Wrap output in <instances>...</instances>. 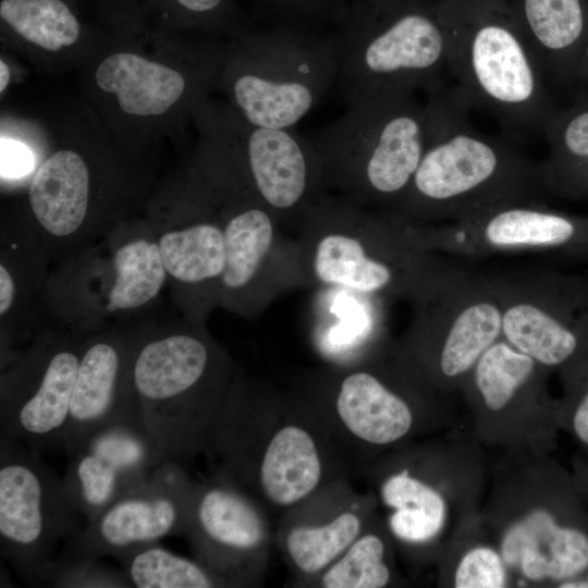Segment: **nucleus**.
I'll return each mask as SVG.
<instances>
[{
  "instance_id": "1",
  "label": "nucleus",
  "mask_w": 588,
  "mask_h": 588,
  "mask_svg": "<svg viewBox=\"0 0 588 588\" xmlns=\"http://www.w3.org/2000/svg\"><path fill=\"white\" fill-rule=\"evenodd\" d=\"M426 94L427 145L412 183L388 213L397 224H432L513 204L542 203L538 162L517 140L479 131L473 109L453 84Z\"/></svg>"
},
{
  "instance_id": "2",
  "label": "nucleus",
  "mask_w": 588,
  "mask_h": 588,
  "mask_svg": "<svg viewBox=\"0 0 588 588\" xmlns=\"http://www.w3.org/2000/svg\"><path fill=\"white\" fill-rule=\"evenodd\" d=\"M237 372L206 324L184 318L143 330L134 353L133 384L143 428L162 461L185 466L205 451Z\"/></svg>"
},
{
  "instance_id": "3",
  "label": "nucleus",
  "mask_w": 588,
  "mask_h": 588,
  "mask_svg": "<svg viewBox=\"0 0 588 588\" xmlns=\"http://www.w3.org/2000/svg\"><path fill=\"white\" fill-rule=\"evenodd\" d=\"M294 235L307 289H346L388 305L408 302L441 259L411 245L384 213L330 192L306 210Z\"/></svg>"
},
{
  "instance_id": "4",
  "label": "nucleus",
  "mask_w": 588,
  "mask_h": 588,
  "mask_svg": "<svg viewBox=\"0 0 588 588\" xmlns=\"http://www.w3.org/2000/svg\"><path fill=\"white\" fill-rule=\"evenodd\" d=\"M427 137L426 103L415 93H402L347 105L343 115L309 138L330 193L388 213L407 192Z\"/></svg>"
},
{
  "instance_id": "5",
  "label": "nucleus",
  "mask_w": 588,
  "mask_h": 588,
  "mask_svg": "<svg viewBox=\"0 0 588 588\" xmlns=\"http://www.w3.org/2000/svg\"><path fill=\"white\" fill-rule=\"evenodd\" d=\"M346 105L427 91L448 73L441 20L414 0H347L332 25Z\"/></svg>"
},
{
  "instance_id": "6",
  "label": "nucleus",
  "mask_w": 588,
  "mask_h": 588,
  "mask_svg": "<svg viewBox=\"0 0 588 588\" xmlns=\"http://www.w3.org/2000/svg\"><path fill=\"white\" fill-rule=\"evenodd\" d=\"M319 430L302 418H282L267 432L250 381L240 372L212 422L205 451L219 460L224 478L280 509L313 497L327 479Z\"/></svg>"
},
{
  "instance_id": "7",
  "label": "nucleus",
  "mask_w": 588,
  "mask_h": 588,
  "mask_svg": "<svg viewBox=\"0 0 588 588\" xmlns=\"http://www.w3.org/2000/svg\"><path fill=\"white\" fill-rule=\"evenodd\" d=\"M240 39L225 83L235 112L253 125L293 128L336 84L333 33L272 24Z\"/></svg>"
},
{
  "instance_id": "8",
  "label": "nucleus",
  "mask_w": 588,
  "mask_h": 588,
  "mask_svg": "<svg viewBox=\"0 0 588 588\" xmlns=\"http://www.w3.org/2000/svg\"><path fill=\"white\" fill-rule=\"evenodd\" d=\"M441 22L448 73L470 107L489 113L517 142L542 135L556 106L522 29L499 19Z\"/></svg>"
},
{
  "instance_id": "9",
  "label": "nucleus",
  "mask_w": 588,
  "mask_h": 588,
  "mask_svg": "<svg viewBox=\"0 0 588 588\" xmlns=\"http://www.w3.org/2000/svg\"><path fill=\"white\" fill-rule=\"evenodd\" d=\"M441 259L408 301L412 317L401 344L426 380L452 382L467 377L501 339L502 314L486 273Z\"/></svg>"
},
{
  "instance_id": "10",
  "label": "nucleus",
  "mask_w": 588,
  "mask_h": 588,
  "mask_svg": "<svg viewBox=\"0 0 588 588\" xmlns=\"http://www.w3.org/2000/svg\"><path fill=\"white\" fill-rule=\"evenodd\" d=\"M223 223L225 264L218 306L245 318L262 314L287 292L307 289L299 245L245 185L212 172L206 175Z\"/></svg>"
},
{
  "instance_id": "11",
  "label": "nucleus",
  "mask_w": 588,
  "mask_h": 588,
  "mask_svg": "<svg viewBox=\"0 0 588 588\" xmlns=\"http://www.w3.org/2000/svg\"><path fill=\"white\" fill-rule=\"evenodd\" d=\"M486 274L501 307V338L574 385L588 372V279L527 269Z\"/></svg>"
},
{
  "instance_id": "12",
  "label": "nucleus",
  "mask_w": 588,
  "mask_h": 588,
  "mask_svg": "<svg viewBox=\"0 0 588 588\" xmlns=\"http://www.w3.org/2000/svg\"><path fill=\"white\" fill-rule=\"evenodd\" d=\"M206 151L286 230L294 232L306 210L329 193L318 150L293 128L256 126L234 112L212 124Z\"/></svg>"
},
{
  "instance_id": "13",
  "label": "nucleus",
  "mask_w": 588,
  "mask_h": 588,
  "mask_svg": "<svg viewBox=\"0 0 588 588\" xmlns=\"http://www.w3.org/2000/svg\"><path fill=\"white\" fill-rule=\"evenodd\" d=\"M419 370L402 344L385 339L356 360L328 364L304 384V399L319 416H332L354 443L391 444L414 422L403 385Z\"/></svg>"
},
{
  "instance_id": "14",
  "label": "nucleus",
  "mask_w": 588,
  "mask_h": 588,
  "mask_svg": "<svg viewBox=\"0 0 588 588\" xmlns=\"http://www.w3.org/2000/svg\"><path fill=\"white\" fill-rule=\"evenodd\" d=\"M63 478L40 453L0 433V548L28 579L53 559L56 543L81 528Z\"/></svg>"
},
{
  "instance_id": "15",
  "label": "nucleus",
  "mask_w": 588,
  "mask_h": 588,
  "mask_svg": "<svg viewBox=\"0 0 588 588\" xmlns=\"http://www.w3.org/2000/svg\"><path fill=\"white\" fill-rule=\"evenodd\" d=\"M83 340L45 332L1 362V434L39 453H63Z\"/></svg>"
},
{
  "instance_id": "16",
  "label": "nucleus",
  "mask_w": 588,
  "mask_h": 588,
  "mask_svg": "<svg viewBox=\"0 0 588 588\" xmlns=\"http://www.w3.org/2000/svg\"><path fill=\"white\" fill-rule=\"evenodd\" d=\"M415 248L434 255L558 254L588 260V216L542 203L513 204L449 222L400 224Z\"/></svg>"
},
{
  "instance_id": "17",
  "label": "nucleus",
  "mask_w": 588,
  "mask_h": 588,
  "mask_svg": "<svg viewBox=\"0 0 588 588\" xmlns=\"http://www.w3.org/2000/svg\"><path fill=\"white\" fill-rule=\"evenodd\" d=\"M195 488L183 465L162 461L145 483L68 539L59 558L85 564L105 555L119 560L167 536L186 535Z\"/></svg>"
},
{
  "instance_id": "18",
  "label": "nucleus",
  "mask_w": 588,
  "mask_h": 588,
  "mask_svg": "<svg viewBox=\"0 0 588 588\" xmlns=\"http://www.w3.org/2000/svg\"><path fill=\"white\" fill-rule=\"evenodd\" d=\"M186 536L224 587L250 584L265 564L268 527L260 505L217 470L196 483Z\"/></svg>"
},
{
  "instance_id": "19",
  "label": "nucleus",
  "mask_w": 588,
  "mask_h": 588,
  "mask_svg": "<svg viewBox=\"0 0 588 588\" xmlns=\"http://www.w3.org/2000/svg\"><path fill=\"white\" fill-rule=\"evenodd\" d=\"M197 179L185 208L170 223L152 229L184 317L206 324L218 307L225 241L215 192L201 174Z\"/></svg>"
},
{
  "instance_id": "20",
  "label": "nucleus",
  "mask_w": 588,
  "mask_h": 588,
  "mask_svg": "<svg viewBox=\"0 0 588 588\" xmlns=\"http://www.w3.org/2000/svg\"><path fill=\"white\" fill-rule=\"evenodd\" d=\"M144 329H112L84 336L64 436L68 456L97 430L138 424L133 359Z\"/></svg>"
},
{
  "instance_id": "21",
  "label": "nucleus",
  "mask_w": 588,
  "mask_h": 588,
  "mask_svg": "<svg viewBox=\"0 0 588 588\" xmlns=\"http://www.w3.org/2000/svg\"><path fill=\"white\" fill-rule=\"evenodd\" d=\"M63 485L87 522L145 483L162 462L138 424H114L86 438L69 455Z\"/></svg>"
},
{
  "instance_id": "22",
  "label": "nucleus",
  "mask_w": 588,
  "mask_h": 588,
  "mask_svg": "<svg viewBox=\"0 0 588 588\" xmlns=\"http://www.w3.org/2000/svg\"><path fill=\"white\" fill-rule=\"evenodd\" d=\"M32 223L48 256L74 257L100 238L91 213V172L78 152L51 154L28 186Z\"/></svg>"
},
{
  "instance_id": "23",
  "label": "nucleus",
  "mask_w": 588,
  "mask_h": 588,
  "mask_svg": "<svg viewBox=\"0 0 588 588\" xmlns=\"http://www.w3.org/2000/svg\"><path fill=\"white\" fill-rule=\"evenodd\" d=\"M98 268L89 269L88 291L106 315L137 311L152 303L168 281L154 229L111 231Z\"/></svg>"
},
{
  "instance_id": "24",
  "label": "nucleus",
  "mask_w": 588,
  "mask_h": 588,
  "mask_svg": "<svg viewBox=\"0 0 588 588\" xmlns=\"http://www.w3.org/2000/svg\"><path fill=\"white\" fill-rule=\"evenodd\" d=\"M520 12V29L549 87L579 91L588 50V0H523Z\"/></svg>"
},
{
  "instance_id": "25",
  "label": "nucleus",
  "mask_w": 588,
  "mask_h": 588,
  "mask_svg": "<svg viewBox=\"0 0 588 588\" xmlns=\"http://www.w3.org/2000/svg\"><path fill=\"white\" fill-rule=\"evenodd\" d=\"M388 304L341 287L314 289L311 342L328 364L358 359L387 338Z\"/></svg>"
},
{
  "instance_id": "26",
  "label": "nucleus",
  "mask_w": 588,
  "mask_h": 588,
  "mask_svg": "<svg viewBox=\"0 0 588 588\" xmlns=\"http://www.w3.org/2000/svg\"><path fill=\"white\" fill-rule=\"evenodd\" d=\"M503 559L519 563L530 579L581 580L588 587V530L560 524L548 512L534 513L506 535Z\"/></svg>"
},
{
  "instance_id": "27",
  "label": "nucleus",
  "mask_w": 588,
  "mask_h": 588,
  "mask_svg": "<svg viewBox=\"0 0 588 588\" xmlns=\"http://www.w3.org/2000/svg\"><path fill=\"white\" fill-rule=\"evenodd\" d=\"M97 86L118 98L131 115L152 117L170 110L186 94L188 79L177 70L132 52L103 59L95 74Z\"/></svg>"
},
{
  "instance_id": "28",
  "label": "nucleus",
  "mask_w": 588,
  "mask_h": 588,
  "mask_svg": "<svg viewBox=\"0 0 588 588\" xmlns=\"http://www.w3.org/2000/svg\"><path fill=\"white\" fill-rule=\"evenodd\" d=\"M549 152L538 161L544 195L569 200L588 199V97L558 108L543 130Z\"/></svg>"
},
{
  "instance_id": "29",
  "label": "nucleus",
  "mask_w": 588,
  "mask_h": 588,
  "mask_svg": "<svg viewBox=\"0 0 588 588\" xmlns=\"http://www.w3.org/2000/svg\"><path fill=\"white\" fill-rule=\"evenodd\" d=\"M364 531L356 501L339 503L320 514H296L282 532L286 558L299 575L317 578Z\"/></svg>"
},
{
  "instance_id": "30",
  "label": "nucleus",
  "mask_w": 588,
  "mask_h": 588,
  "mask_svg": "<svg viewBox=\"0 0 588 588\" xmlns=\"http://www.w3.org/2000/svg\"><path fill=\"white\" fill-rule=\"evenodd\" d=\"M380 498L392 509L389 527L400 540L413 543L432 539L442 528L445 505L442 497L407 469L389 476L380 487Z\"/></svg>"
},
{
  "instance_id": "31",
  "label": "nucleus",
  "mask_w": 588,
  "mask_h": 588,
  "mask_svg": "<svg viewBox=\"0 0 588 588\" xmlns=\"http://www.w3.org/2000/svg\"><path fill=\"white\" fill-rule=\"evenodd\" d=\"M2 231L0 260V318L2 331L23 314L41 282L47 256L35 230Z\"/></svg>"
},
{
  "instance_id": "32",
  "label": "nucleus",
  "mask_w": 588,
  "mask_h": 588,
  "mask_svg": "<svg viewBox=\"0 0 588 588\" xmlns=\"http://www.w3.org/2000/svg\"><path fill=\"white\" fill-rule=\"evenodd\" d=\"M0 17L21 38L48 51L73 45L82 30L65 0H1Z\"/></svg>"
},
{
  "instance_id": "33",
  "label": "nucleus",
  "mask_w": 588,
  "mask_h": 588,
  "mask_svg": "<svg viewBox=\"0 0 588 588\" xmlns=\"http://www.w3.org/2000/svg\"><path fill=\"white\" fill-rule=\"evenodd\" d=\"M542 367L502 338L494 342L469 371L476 393L491 411H501L535 384Z\"/></svg>"
},
{
  "instance_id": "34",
  "label": "nucleus",
  "mask_w": 588,
  "mask_h": 588,
  "mask_svg": "<svg viewBox=\"0 0 588 588\" xmlns=\"http://www.w3.org/2000/svg\"><path fill=\"white\" fill-rule=\"evenodd\" d=\"M119 561L130 587H224L223 583L198 560L176 555L157 543L133 550Z\"/></svg>"
},
{
  "instance_id": "35",
  "label": "nucleus",
  "mask_w": 588,
  "mask_h": 588,
  "mask_svg": "<svg viewBox=\"0 0 588 588\" xmlns=\"http://www.w3.org/2000/svg\"><path fill=\"white\" fill-rule=\"evenodd\" d=\"M384 553L382 538L373 532L363 531L342 555L316 578V583L323 588L384 587L391 578Z\"/></svg>"
},
{
  "instance_id": "36",
  "label": "nucleus",
  "mask_w": 588,
  "mask_h": 588,
  "mask_svg": "<svg viewBox=\"0 0 588 588\" xmlns=\"http://www.w3.org/2000/svg\"><path fill=\"white\" fill-rule=\"evenodd\" d=\"M58 587H130L123 573L117 574L93 564L53 558L40 566L28 579Z\"/></svg>"
},
{
  "instance_id": "37",
  "label": "nucleus",
  "mask_w": 588,
  "mask_h": 588,
  "mask_svg": "<svg viewBox=\"0 0 588 588\" xmlns=\"http://www.w3.org/2000/svg\"><path fill=\"white\" fill-rule=\"evenodd\" d=\"M347 0H257L272 24L322 28L333 25Z\"/></svg>"
},
{
  "instance_id": "38",
  "label": "nucleus",
  "mask_w": 588,
  "mask_h": 588,
  "mask_svg": "<svg viewBox=\"0 0 588 588\" xmlns=\"http://www.w3.org/2000/svg\"><path fill=\"white\" fill-rule=\"evenodd\" d=\"M505 585L501 558L490 548H475L461 560L455 572L456 588H500Z\"/></svg>"
},
{
  "instance_id": "39",
  "label": "nucleus",
  "mask_w": 588,
  "mask_h": 588,
  "mask_svg": "<svg viewBox=\"0 0 588 588\" xmlns=\"http://www.w3.org/2000/svg\"><path fill=\"white\" fill-rule=\"evenodd\" d=\"M183 16L207 26L232 25L234 13L231 0H170Z\"/></svg>"
},
{
  "instance_id": "40",
  "label": "nucleus",
  "mask_w": 588,
  "mask_h": 588,
  "mask_svg": "<svg viewBox=\"0 0 588 588\" xmlns=\"http://www.w3.org/2000/svg\"><path fill=\"white\" fill-rule=\"evenodd\" d=\"M33 168L29 149L17 142L1 139V177H20Z\"/></svg>"
},
{
  "instance_id": "41",
  "label": "nucleus",
  "mask_w": 588,
  "mask_h": 588,
  "mask_svg": "<svg viewBox=\"0 0 588 588\" xmlns=\"http://www.w3.org/2000/svg\"><path fill=\"white\" fill-rule=\"evenodd\" d=\"M573 409L571 425L578 441L588 448V372L571 387Z\"/></svg>"
},
{
  "instance_id": "42",
  "label": "nucleus",
  "mask_w": 588,
  "mask_h": 588,
  "mask_svg": "<svg viewBox=\"0 0 588 588\" xmlns=\"http://www.w3.org/2000/svg\"><path fill=\"white\" fill-rule=\"evenodd\" d=\"M11 78V72L8 64L0 60V91L3 93Z\"/></svg>"
},
{
  "instance_id": "43",
  "label": "nucleus",
  "mask_w": 588,
  "mask_h": 588,
  "mask_svg": "<svg viewBox=\"0 0 588 588\" xmlns=\"http://www.w3.org/2000/svg\"><path fill=\"white\" fill-rule=\"evenodd\" d=\"M583 83L584 85H588V50H587L585 64H584Z\"/></svg>"
}]
</instances>
